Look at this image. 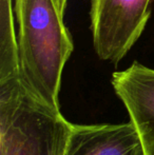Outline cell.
<instances>
[{"mask_svg": "<svg viewBox=\"0 0 154 155\" xmlns=\"http://www.w3.org/2000/svg\"><path fill=\"white\" fill-rule=\"evenodd\" d=\"M19 80L40 104L60 112L64 65L74 51L72 35L54 0H14Z\"/></svg>", "mask_w": 154, "mask_h": 155, "instance_id": "obj_1", "label": "cell"}, {"mask_svg": "<svg viewBox=\"0 0 154 155\" xmlns=\"http://www.w3.org/2000/svg\"><path fill=\"white\" fill-rule=\"evenodd\" d=\"M73 124L34 99L19 78L0 81V155H64Z\"/></svg>", "mask_w": 154, "mask_h": 155, "instance_id": "obj_2", "label": "cell"}, {"mask_svg": "<svg viewBox=\"0 0 154 155\" xmlns=\"http://www.w3.org/2000/svg\"><path fill=\"white\" fill-rule=\"evenodd\" d=\"M153 0H91L93 47L99 59L117 64L137 42Z\"/></svg>", "mask_w": 154, "mask_h": 155, "instance_id": "obj_3", "label": "cell"}, {"mask_svg": "<svg viewBox=\"0 0 154 155\" xmlns=\"http://www.w3.org/2000/svg\"><path fill=\"white\" fill-rule=\"evenodd\" d=\"M111 82L148 155L154 147V69L134 61L126 70L114 72Z\"/></svg>", "mask_w": 154, "mask_h": 155, "instance_id": "obj_4", "label": "cell"}, {"mask_svg": "<svg viewBox=\"0 0 154 155\" xmlns=\"http://www.w3.org/2000/svg\"><path fill=\"white\" fill-rule=\"evenodd\" d=\"M64 155H145L135 128L128 124H74Z\"/></svg>", "mask_w": 154, "mask_h": 155, "instance_id": "obj_5", "label": "cell"}, {"mask_svg": "<svg viewBox=\"0 0 154 155\" xmlns=\"http://www.w3.org/2000/svg\"><path fill=\"white\" fill-rule=\"evenodd\" d=\"M19 78L14 0H0V81Z\"/></svg>", "mask_w": 154, "mask_h": 155, "instance_id": "obj_6", "label": "cell"}, {"mask_svg": "<svg viewBox=\"0 0 154 155\" xmlns=\"http://www.w3.org/2000/svg\"><path fill=\"white\" fill-rule=\"evenodd\" d=\"M55 1L56 6L58 8L59 12L61 13L62 15H64V12L67 10V5H68V1L69 0H54Z\"/></svg>", "mask_w": 154, "mask_h": 155, "instance_id": "obj_7", "label": "cell"}, {"mask_svg": "<svg viewBox=\"0 0 154 155\" xmlns=\"http://www.w3.org/2000/svg\"><path fill=\"white\" fill-rule=\"evenodd\" d=\"M148 155H154V147H153V149L150 151V153H149Z\"/></svg>", "mask_w": 154, "mask_h": 155, "instance_id": "obj_8", "label": "cell"}]
</instances>
